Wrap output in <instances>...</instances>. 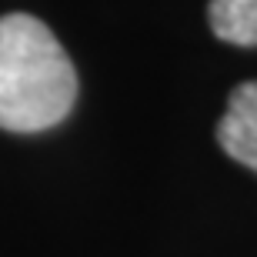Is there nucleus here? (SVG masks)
Wrapping results in <instances>:
<instances>
[{"label":"nucleus","instance_id":"3","mask_svg":"<svg viewBox=\"0 0 257 257\" xmlns=\"http://www.w3.org/2000/svg\"><path fill=\"white\" fill-rule=\"evenodd\" d=\"M207 20L217 40L257 47V0H210Z\"/></svg>","mask_w":257,"mask_h":257},{"label":"nucleus","instance_id":"2","mask_svg":"<svg viewBox=\"0 0 257 257\" xmlns=\"http://www.w3.org/2000/svg\"><path fill=\"white\" fill-rule=\"evenodd\" d=\"M217 144L230 161L257 174V80H244L230 90L227 110L217 124Z\"/></svg>","mask_w":257,"mask_h":257},{"label":"nucleus","instance_id":"1","mask_svg":"<svg viewBox=\"0 0 257 257\" xmlns=\"http://www.w3.org/2000/svg\"><path fill=\"white\" fill-rule=\"evenodd\" d=\"M77 100V70L44 20L0 17V127L37 134L57 127Z\"/></svg>","mask_w":257,"mask_h":257}]
</instances>
